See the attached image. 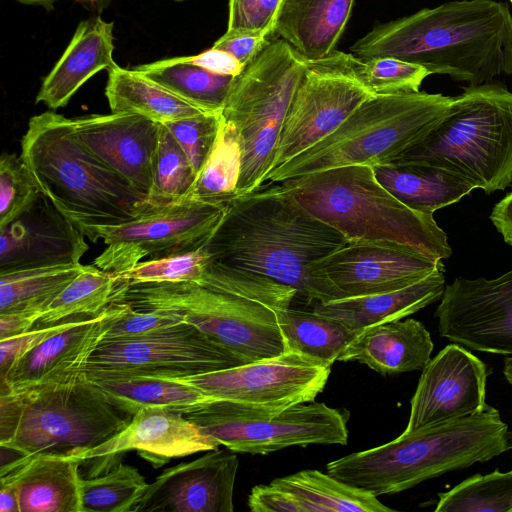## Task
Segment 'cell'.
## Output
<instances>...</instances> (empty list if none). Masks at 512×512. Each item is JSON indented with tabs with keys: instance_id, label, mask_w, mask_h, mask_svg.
<instances>
[{
	"instance_id": "cell-14",
	"label": "cell",
	"mask_w": 512,
	"mask_h": 512,
	"mask_svg": "<svg viewBox=\"0 0 512 512\" xmlns=\"http://www.w3.org/2000/svg\"><path fill=\"white\" fill-rule=\"evenodd\" d=\"M332 365L306 354L285 351L227 369L189 376H162L194 386L217 401L281 411L314 401L325 388Z\"/></svg>"
},
{
	"instance_id": "cell-57",
	"label": "cell",
	"mask_w": 512,
	"mask_h": 512,
	"mask_svg": "<svg viewBox=\"0 0 512 512\" xmlns=\"http://www.w3.org/2000/svg\"><path fill=\"white\" fill-rule=\"evenodd\" d=\"M510 440H511L510 447L512 448V435H511V439Z\"/></svg>"
},
{
	"instance_id": "cell-35",
	"label": "cell",
	"mask_w": 512,
	"mask_h": 512,
	"mask_svg": "<svg viewBox=\"0 0 512 512\" xmlns=\"http://www.w3.org/2000/svg\"><path fill=\"white\" fill-rule=\"evenodd\" d=\"M286 351L306 354L333 364L358 333L340 322L291 307L279 312Z\"/></svg>"
},
{
	"instance_id": "cell-3",
	"label": "cell",
	"mask_w": 512,
	"mask_h": 512,
	"mask_svg": "<svg viewBox=\"0 0 512 512\" xmlns=\"http://www.w3.org/2000/svg\"><path fill=\"white\" fill-rule=\"evenodd\" d=\"M511 435L487 405L467 417L423 427L383 445L329 462L326 472L375 496L392 495L450 471L501 455Z\"/></svg>"
},
{
	"instance_id": "cell-25",
	"label": "cell",
	"mask_w": 512,
	"mask_h": 512,
	"mask_svg": "<svg viewBox=\"0 0 512 512\" xmlns=\"http://www.w3.org/2000/svg\"><path fill=\"white\" fill-rule=\"evenodd\" d=\"M113 27V22L100 16L80 22L60 59L44 78L35 103L52 110L65 107L93 75L116 67Z\"/></svg>"
},
{
	"instance_id": "cell-4",
	"label": "cell",
	"mask_w": 512,
	"mask_h": 512,
	"mask_svg": "<svg viewBox=\"0 0 512 512\" xmlns=\"http://www.w3.org/2000/svg\"><path fill=\"white\" fill-rule=\"evenodd\" d=\"M275 183L348 243L400 246L434 260L452 254L433 214L399 201L379 183L372 166H343Z\"/></svg>"
},
{
	"instance_id": "cell-37",
	"label": "cell",
	"mask_w": 512,
	"mask_h": 512,
	"mask_svg": "<svg viewBox=\"0 0 512 512\" xmlns=\"http://www.w3.org/2000/svg\"><path fill=\"white\" fill-rule=\"evenodd\" d=\"M115 285L113 273L88 265L51 302L38 323L53 325L73 317L96 316L110 305Z\"/></svg>"
},
{
	"instance_id": "cell-1",
	"label": "cell",
	"mask_w": 512,
	"mask_h": 512,
	"mask_svg": "<svg viewBox=\"0 0 512 512\" xmlns=\"http://www.w3.org/2000/svg\"><path fill=\"white\" fill-rule=\"evenodd\" d=\"M347 243L278 183H264L228 201L204 248L211 262L271 278L315 304L337 295L313 264Z\"/></svg>"
},
{
	"instance_id": "cell-36",
	"label": "cell",
	"mask_w": 512,
	"mask_h": 512,
	"mask_svg": "<svg viewBox=\"0 0 512 512\" xmlns=\"http://www.w3.org/2000/svg\"><path fill=\"white\" fill-rule=\"evenodd\" d=\"M240 173L239 136L236 128L222 118L215 144L185 198L227 204L236 197Z\"/></svg>"
},
{
	"instance_id": "cell-18",
	"label": "cell",
	"mask_w": 512,
	"mask_h": 512,
	"mask_svg": "<svg viewBox=\"0 0 512 512\" xmlns=\"http://www.w3.org/2000/svg\"><path fill=\"white\" fill-rule=\"evenodd\" d=\"M421 372L404 432L467 417L488 405V367L460 344L444 347Z\"/></svg>"
},
{
	"instance_id": "cell-30",
	"label": "cell",
	"mask_w": 512,
	"mask_h": 512,
	"mask_svg": "<svg viewBox=\"0 0 512 512\" xmlns=\"http://www.w3.org/2000/svg\"><path fill=\"white\" fill-rule=\"evenodd\" d=\"M373 168L379 183L406 206L420 212L433 214L476 189L462 176L434 165L401 163Z\"/></svg>"
},
{
	"instance_id": "cell-13",
	"label": "cell",
	"mask_w": 512,
	"mask_h": 512,
	"mask_svg": "<svg viewBox=\"0 0 512 512\" xmlns=\"http://www.w3.org/2000/svg\"><path fill=\"white\" fill-rule=\"evenodd\" d=\"M357 60L352 53L338 50L307 60L270 170L333 133L361 103L374 96L358 78Z\"/></svg>"
},
{
	"instance_id": "cell-45",
	"label": "cell",
	"mask_w": 512,
	"mask_h": 512,
	"mask_svg": "<svg viewBox=\"0 0 512 512\" xmlns=\"http://www.w3.org/2000/svg\"><path fill=\"white\" fill-rule=\"evenodd\" d=\"M122 304L123 310L113 319L102 341L140 337L184 322L171 312L137 310Z\"/></svg>"
},
{
	"instance_id": "cell-41",
	"label": "cell",
	"mask_w": 512,
	"mask_h": 512,
	"mask_svg": "<svg viewBox=\"0 0 512 512\" xmlns=\"http://www.w3.org/2000/svg\"><path fill=\"white\" fill-rule=\"evenodd\" d=\"M209 264L210 258L203 245L189 252L140 261L128 270L113 274L117 282L127 285L195 281L202 277Z\"/></svg>"
},
{
	"instance_id": "cell-23",
	"label": "cell",
	"mask_w": 512,
	"mask_h": 512,
	"mask_svg": "<svg viewBox=\"0 0 512 512\" xmlns=\"http://www.w3.org/2000/svg\"><path fill=\"white\" fill-rule=\"evenodd\" d=\"M219 446L215 439L203 433L182 413L143 408L116 435L75 458L81 462L96 458L112 461L119 454L136 451L153 466L159 467L174 458L214 450Z\"/></svg>"
},
{
	"instance_id": "cell-46",
	"label": "cell",
	"mask_w": 512,
	"mask_h": 512,
	"mask_svg": "<svg viewBox=\"0 0 512 512\" xmlns=\"http://www.w3.org/2000/svg\"><path fill=\"white\" fill-rule=\"evenodd\" d=\"M282 0H229L227 30H268Z\"/></svg>"
},
{
	"instance_id": "cell-8",
	"label": "cell",
	"mask_w": 512,
	"mask_h": 512,
	"mask_svg": "<svg viewBox=\"0 0 512 512\" xmlns=\"http://www.w3.org/2000/svg\"><path fill=\"white\" fill-rule=\"evenodd\" d=\"M422 163L454 172L490 194L512 184V92L468 86L440 123L388 164Z\"/></svg>"
},
{
	"instance_id": "cell-47",
	"label": "cell",
	"mask_w": 512,
	"mask_h": 512,
	"mask_svg": "<svg viewBox=\"0 0 512 512\" xmlns=\"http://www.w3.org/2000/svg\"><path fill=\"white\" fill-rule=\"evenodd\" d=\"M272 39L271 32L268 30H226L213 47L230 53L246 68Z\"/></svg>"
},
{
	"instance_id": "cell-31",
	"label": "cell",
	"mask_w": 512,
	"mask_h": 512,
	"mask_svg": "<svg viewBox=\"0 0 512 512\" xmlns=\"http://www.w3.org/2000/svg\"><path fill=\"white\" fill-rule=\"evenodd\" d=\"M105 95L112 113L139 114L157 123L208 113L135 68L119 65L108 71Z\"/></svg>"
},
{
	"instance_id": "cell-58",
	"label": "cell",
	"mask_w": 512,
	"mask_h": 512,
	"mask_svg": "<svg viewBox=\"0 0 512 512\" xmlns=\"http://www.w3.org/2000/svg\"><path fill=\"white\" fill-rule=\"evenodd\" d=\"M512 3V0H509Z\"/></svg>"
},
{
	"instance_id": "cell-48",
	"label": "cell",
	"mask_w": 512,
	"mask_h": 512,
	"mask_svg": "<svg viewBox=\"0 0 512 512\" xmlns=\"http://www.w3.org/2000/svg\"><path fill=\"white\" fill-rule=\"evenodd\" d=\"M68 321L69 319L53 325H41L16 336L0 340V377L23 355L53 333L62 329Z\"/></svg>"
},
{
	"instance_id": "cell-42",
	"label": "cell",
	"mask_w": 512,
	"mask_h": 512,
	"mask_svg": "<svg viewBox=\"0 0 512 512\" xmlns=\"http://www.w3.org/2000/svg\"><path fill=\"white\" fill-rule=\"evenodd\" d=\"M356 72L362 84L374 95L418 92L429 71L414 63L393 57L357 60Z\"/></svg>"
},
{
	"instance_id": "cell-12",
	"label": "cell",
	"mask_w": 512,
	"mask_h": 512,
	"mask_svg": "<svg viewBox=\"0 0 512 512\" xmlns=\"http://www.w3.org/2000/svg\"><path fill=\"white\" fill-rule=\"evenodd\" d=\"M226 205L183 198L147 210L131 221L94 228L87 238L92 242L102 240L106 248L93 265L120 273L145 257L154 259L198 249L221 221Z\"/></svg>"
},
{
	"instance_id": "cell-40",
	"label": "cell",
	"mask_w": 512,
	"mask_h": 512,
	"mask_svg": "<svg viewBox=\"0 0 512 512\" xmlns=\"http://www.w3.org/2000/svg\"><path fill=\"white\" fill-rule=\"evenodd\" d=\"M147 486L138 469L122 463L103 475L82 478L83 512H133Z\"/></svg>"
},
{
	"instance_id": "cell-24",
	"label": "cell",
	"mask_w": 512,
	"mask_h": 512,
	"mask_svg": "<svg viewBox=\"0 0 512 512\" xmlns=\"http://www.w3.org/2000/svg\"><path fill=\"white\" fill-rule=\"evenodd\" d=\"M81 461L71 456H21L1 465L0 482L15 488L19 512H83Z\"/></svg>"
},
{
	"instance_id": "cell-17",
	"label": "cell",
	"mask_w": 512,
	"mask_h": 512,
	"mask_svg": "<svg viewBox=\"0 0 512 512\" xmlns=\"http://www.w3.org/2000/svg\"><path fill=\"white\" fill-rule=\"evenodd\" d=\"M442 268V260L405 247L347 243L314 263L312 271L341 299L399 290Z\"/></svg>"
},
{
	"instance_id": "cell-26",
	"label": "cell",
	"mask_w": 512,
	"mask_h": 512,
	"mask_svg": "<svg viewBox=\"0 0 512 512\" xmlns=\"http://www.w3.org/2000/svg\"><path fill=\"white\" fill-rule=\"evenodd\" d=\"M433 348L422 322L401 319L363 329L338 361H356L382 375L422 371L431 360Z\"/></svg>"
},
{
	"instance_id": "cell-19",
	"label": "cell",
	"mask_w": 512,
	"mask_h": 512,
	"mask_svg": "<svg viewBox=\"0 0 512 512\" xmlns=\"http://www.w3.org/2000/svg\"><path fill=\"white\" fill-rule=\"evenodd\" d=\"M239 466L236 452L214 449L164 470L133 512H232Z\"/></svg>"
},
{
	"instance_id": "cell-33",
	"label": "cell",
	"mask_w": 512,
	"mask_h": 512,
	"mask_svg": "<svg viewBox=\"0 0 512 512\" xmlns=\"http://www.w3.org/2000/svg\"><path fill=\"white\" fill-rule=\"evenodd\" d=\"M205 112L221 114L235 77L210 72L186 56L142 64L135 68Z\"/></svg>"
},
{
	"instance_id": "cell-22",
	"label": "cell",
	"mask_w": 512,
	"mask_h": 512,
	"mask_svg": "<svg viewBox=\"0 0 512 512\" xmlns=\"http://www.w3.org/2000/svg\"><path fill=\"white\" fill-rule=\"evenodd\" d=\"M122 303L110 305L96 316L70 318L68 323L16 361L0 377V392L60 380L86 371Z\"/></svg>"
},
{
	"instance_id": "cell-44",
	"label": "cell",
	"mask_w": 512,
	"mask_h": 512,
	"mask_svg": "<svg viewBox=\"0 0 512 512\" xmlns=\"http://www.w3.org/2000/svg\"><path fill=\"white\" fill-rule=\"evenodd\" d=\"M221 114L204 113L163 124L187 155L197 176L218 135Z\"/></svg>"
},
{
	"instance_id": "cell-53",
	"label": "cell",
	"mask_w": 512,
	"mask_h": 512,
	"mask_svg": "<svg viewBox=\"0 0 512 512\" xmlns=\"http://www.w3.org/2000/svg\"><path fill=\"white\" fill-rule=\"evenodd\" d=\"M0 483V512H19V501L15 488L10 483Z\"/></svg>"
},
{
	"instance_id": "cell-54",
	"label": "cell",
	"mask_w": 512,
	"mask_h": 512,
	"mask_svg": "<svg viewBox=\"0 0 512 512\" xmlns=\"http://www.w3.org/2000/svg\"><path fill=\"white\" fill-rule=\"evenodd\" d=\"M16 1H18L19 3L24 4V5H36V6H42L46 9H51V8H53L54 3L59 0H16ZM74 1L84 3V4H89V5H95L100 0H74Z\"/></svg>"
},
{
	"instance_id": "cell-10",
	"label": "cell",
	"mask_w": 512,
	"mask_h": 512,
	"mask_svg": "<svg viewBox=\"0 0 512 512\" xmlns=\"http://www.w3.org/2000/svg\"><path fill=\"white\" fill-rule=\"evenodd\" d=\"M306 64L286 41L275 38L235 77L221 115L236 128L240 141L236 196L263 185Z\"/></svg>"
},
{
	"instance_id": "cell-50",
	"label": "cell",
	"mask_w": 512,
	"mask_h": 512,
	"mask_svg": "<svg viewBox=\"0 0 512 512\" xmlns=\"http://www.w3.org/2000/svg\"><path fill=\"white\" fill-rule=\"evenodd\" d=\"M187 60L210 72L236 77L245 67L230 53L211 47L194 56H186Z\"/></svg>"
},
{
	"instance_id": "cell-21",
	"label": "cell",
	"mask_w": 512,
	"mask_h": 512,
	"mask_svg": "<svg viewBox=\"0 0 512 512\" xmlns=\"http://www.w3.org/2000/svg\"><path fill=\"white\" fill-rule=\"evenodd\" d=\"M85 235L42 192L33 205L0 228V273L79 263Z\"/></svg>"
},
{
	"instance_id": "cell-29",
	"label": "cell",
	"mask_w": 512,
	"mask_h": 512,
	"mask_svg": "<svg viewBox=\"0 0 512 512\" xmlns=\"http://www.w3.org/2000/svg\"><path fill=\"white\" fill-rule=\"evenodd\" d=\"M354 0H282L272 37L286 41L306 60L332 53L350 18Z\"/></svg>"
},
{
	"instance_id": "cell-52",
	"label": "cell",
	"mask_w": 512,
	"mask_h": 512,
	"mask_svg": "<svg viewBox=\"0 0 512 512\" xmlns=\"http://www.w3.org/2000/svg\"><path fill=\"white\" fill-rule=\"evenodd\" d=\"M490 220L504 241L512 246V190L494 206Z\"/></svg>"
},
{
	"instance_id": "cell-51",
	"label": "cell",
	"mask_w": 512,
	"mask_h": 512,
	"mask_svg": "<svg viewBox=\"0 0 512 512\" xmlns=\"http://www.w3.org/2000/svg\"><path fill=\"white\" fill-rule=\"evenodd\" d=\"M44 315L42 311H20L0 314V340L24 333L33 328Z\"/></svg>"
},
{
	"instance_id": "cell-20",
	"label": "cell",
	"mask_w": 512,
	"mask_h": 512,
	"mask_svg": "<svg viewBox=\"0 0 512 512\" xmlns=\"http://www.w3.org/2000/svg\"><path fill=\"white\" fill-rule=\"evenodd\" d=\"M78 140L146 198L152 186L160 123L134 113L71 119Z\"/></svg>"
},
{
	"instance_id": "cell-11",
	"label": "cell",
	"mask_w": 512,
	"mask_h": 512,
	"mask_svg": "<svg viewBox=\"0 0 512 512\" xmlns=\"http://www.w3.org/2000/svg\"><path fill=\"white\" fill-rule=\"evenodd\" d=\"M183 415L203 433L236 453L265 455L292 446L348 443V414L323 402L264 411L214 401Z\"/></svg>"
},
{
	"instance_id": "cell-7",
	"label": "cell",
	"mask_w": 512,
	"mask_h": 512,
	"mask_svg": "<svg viewBox=\"0 0 512 512\" xmlns=\"http://www.w3.org/2000/svg\"><path fill=\"white\" fill-rule=\"evenodd\" d=\"M453 97L427 92L374 95L330 135L285 164L264 183L351 165H385L425 138L444 118Z\"/></svg>"
},
{
	"instance_id": "cell-39",
	"label": "cell",
	"mask_w": 512,
	"mask_h": 512,
	"mask_svg": "<svg viewBox=\"0 0 512 512\" xmlns=\"http://www.w3.org/2000/svg\"><path fill=\"white\" fill-rule=\"evenodd\" d=\"M438 496L436 512H512V470L473 475Z\"/></svg>"
},
{
	"instance_id": "cell-28",
	"label": "cell",
	"mask_w": 512,
	"mask_h": 512,
	"mask_svg": "<svg viewBox=\"0 0 512 512\" xmlns=\"http://www.w3.org/2000/svg\"><path fill=\"white\" fill-rule=\"evenodd\" d=\"M444 271L445 268L438 269L395 291L315 303L313 311L359 333L374 325L404 319L441 299L446 286Z\"/></svg>"
},
{
	"instance_id": "cell-16",
	"label": "cell",
	"mask_w": 512,
	"mask_h": 512,
	"mask_svg": "<svg viewBox=\"0 0 512 512\" xmlns=\"http://www.w3.org/2000/svg\"><path fill=\"white\" fill-rule=\"evenodd\" d=\"M434 316L452 343L491 354H512V270L486 279L456 278L446 285Z\"/></svg>"
},
{
	"instance_id": "cell-49",
	"label": "cell",
	"mask_w": 512,
	"mask_h": 512,
	"mask_svg": "<svg viewBox=\"0 0 512 512\" xmlns=\"http://www.w3.org/2000/svg\"><path fill=\"white\" fill-rule=\"evenodd\" d=\"M253 512H300L288 495L272 484L254 486L247 499Z\"/></svg>"
},
{
	"instance_id": "cell-2",
	"label": "cell",
	"mask_w": 512,
	"mask_h": 512,
	"mask_svg": "<svg viewBox=\"0 0 512 512\" xmlns=\"http://www.w3.org/2000/svg\"><path fill=\"white\" fill-rule=\"evenodd\" d=\"M350 50L363 61L393 57L481 85L512 74V15L505 2H446L377 24Z\"/></svg>"
},
{
	"instance_id": "cell-55",
	"label": "cell",
	"mask_w": 512,
	"mask_h": 512,
	"mask_svg": "<svg viewBox=\"0 0 512 512\" xmlns=\"http://www.w3.org/2000/svg\"><path fill=\"white\" fill-rule=\"evenodd\" d=\"M503 374L507 382L512 386V356L504 359Z\"/></svg>"
},
{
	"instance_id": "cell-34",
	"label": "cell",
	"mask_w": 512,
	"mask_h": 512,
	"mask_svg": "<svg viewBox=\"0 0 512 512\" xmlns=\"http://www.w3.org/2000/svg\"><path fill=\"white\" fill-rule=\"evenodd\" d=\"M87 267L79 262L0 273V314L45 313L51 302Z\"/></svg>"
},
{
	"instance_id": "cell-38",
	"label": "cell",
	"mask_w": 512,
	"mask_h": 512,
	"mask_svg": "<svg viewBox=\"0 0 512 512\" xmlns=\"http://www.w3.org/2000/svg\"><path fill=\"white\" fill-rule=\"evenodd\" d=\"M195 179L196 174L187 155L160 123L152 186L144 202L145 211L185 198Z\"/></svg>"
},
{
	"instance_id": "cell-27",
	"label": "cell",
	"mask_w": 512,
	"mask_h": 512,
	"mask_svg": "<svg viewBox=\"0 0 512 512\" xmlns=\"http://www.w3.org/2000/svg\"><path fill=\"white\" fill-rule=\"evenodd\" d=\"M86 375L111 403L131 416L143 408H161L183 414L217 401L194 386L152 373L86 368Z\"/></svg>"
},
{
	"instance_id": "cell-6",
	"label": "cell",
	"mask_w": 512,
	"mask_h": 512,
	"mask_svg": "<svg viewBox=\"0 0 512 512\" xmlns=\"http://www.w3.org/2000/svg\"><path fill=\"white\" fill-rule=\"evenodd\" d=\"M131 418L84 371L0 392V446L23 456L75 458L116 435Z\"/></svg>"
},
{
	"instance_id": "cell-32",
	"label": "cell",
	"mask_w": 512,
	"mask_h": 512,
	"mask_svg": "<svg viewBox=\"0 0 512 512\" xmlns=\"http://www.w3.org/2000/svg\"><path fill=\"white\" fill-rule=\"evenodd\" d=\"M270 484L284 491L300 512H394L377 496L329 473L306 469L276 478Z\"/></svg>"
},
{
	"instance_id": "cell-43",
	"label": "cell",
	"mask_w": 512,
	"mask_h": 512,
	"mask_svg": "<svg viewBox=\"0 0 512 512\" xmlns=\"http://www.w3.org/2000/svg\"><path fill=\"white\" fill-rule=\"evenodd\" d=\"M41 191L21 156L0 157V228L28 210Z\"/></svg>"
},
{
	"instance_id": "cell-56",
	"label": "cell",
	"mask_w": 512,
	"mask_h": 512,
	"mask_svg": "<svg viewBox=\"0 0 512 512\" xmlns=\"http://www.w3.org/2000/svg\"><path fill=\"white\" fill-rule=\"evenodd\" d=\"M173 1H176V2H183V1H186V0H173Z\"/></svg>"
},
{
	"instance_id": "cell-5",
	"label": "cell",
	"mask_w": 512,
	"mask_h": 512,
	"mask_svg": "<svg viewBox=\"0 0 512 512\" xmlns=\"http://www.w3.org/2000/svg\"><path fill=\"white\" fill-rule=\"evenodd\" d=\"M20 156L40 191L85 237L145 212L146 197L86 149L70 118L53 111L31 117Z\"/></svg>"
},
{
	"instance_id": "cell-9",
	"label": "cell",
	"mask_w": 512,
	"mask_h": 512,
	"mask_svg": "<svg viewBox=\"0 0 512 512\" xmlns=\"http://www.w3.org/2000/svg\"><path fill=\"white\" fill-rule=\"evenodd\" d=\"M111 303L174 313L242 363L286 351L278 321L281 311L200 279L132 285L117 282Z\"/></svg>"
},
{
	"instance_id": "cell-15",
	"label": "cell",
	"mask_w": 512,
	"mask_h": 512,
	"mask_svg": "<svg viewBox=\"0 0 512 512\" xmlns=\"http://www.w3.org/2000/svg\"><path fill=\"white\" fill-rule=\"evenodd\" d=\"M241 364L194 325L183 322L140 337L101 341L87 368L189 376Z\"/></svg>"
}]
</instances>
